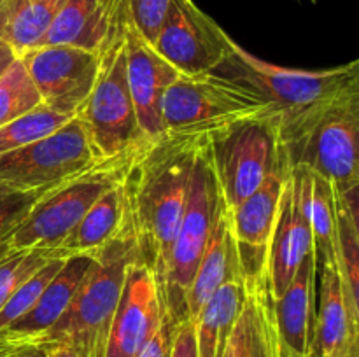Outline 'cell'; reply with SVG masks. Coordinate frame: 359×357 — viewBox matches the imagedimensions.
Returning <instances> with one entry per match:
<instances>
[{
    "label": "cell",
    "mask_w": 359,
    "mask_h": 357,
    "mask_svg": "<svg viewBox=\"0 0 359 357\" xmlns=\"http://www.w3.org/2000/svg\"><path fill=\"white\" fill-rule=\"evenodd\" d=\"M172 0H126V13L132 27L154 46L167 20Z\"/></svg>",
    "instance_id": "obj_33"
},
{
    "label": "cell",
    "mask_w": 359,
    "mask_h": 357,
    "mask_svg": "<svg viewBox=\"0 0 359 357\" xmlns=\"http://www.w3.org/2000/svg\"><path fill=\"white\" fill-rule=\"evenodd\" d=\"M280 133L291 167L335 186L359 182V86L280 125Z\"/></svg>",
    "instance_id": "obj_2"
},
{
    "label": "cell",
    "mask_w": 359,
    "mask_h": 357,
    "mask_svg": "<svg viewBox=\"0 0 359 357\" xmlns=\"http://www.w3.org/2000/svg\"><path fill=\"white\" fill-rule=\"evenodd\" d=\"M42 105L37 88L32 83L21 58L0 77V126Z\"/></svg>",
    "instance_id": "obj_28"
},
{
    "label": "cell",
    "mask_w": 359,
    "mask_h": 357,
    "mask_svg": "<svg viewBox=\"0 0 359 357\" xmlns=\"http://www.w3.org/2000/svg\"><path fill=\"white\" fill-rule=\"evenodd\" d=\"M11 357H48V352L37 343H18Z\"/></svg>",
    "instance_id": "obj_38"
},
{
    "label": "cell",
    "mask_w": 359,
    "mask_h": 357,
    "mask_svg": "<svg viewBox=\"0 0 359 357\" xmlns=\"http://www.w3.org/2000/svg\"><path fill=\"white\" fill-rule=\"evenodd\" d=\"M300 202L314 234L318 262L339 261V210L337 188L330 178L302 167H291Z\"/></svg>",
    "instance_id": "obj_24"
},
{
    "label": "cell",
    "mask_w": 359,
    "mask_h": 357,
    "mask_svg": "<svg viewBox=\"0 0 359 357\" xmlns=\"http://www.w3.org/2000/svg\"><path fill=\"white\" fill-rule=\"evenodd\" d=\"M46 107L74 118L100 72L102 55L74 46H39L20 56Z\"/></svg>",
    "instance_id": "obj_12"
},
{
    "label": "cell",
    "mask_w": 359,
    "mask_h": 357,
    "mask_svg": "<svg viewBox=\"0 0 359 357\" xmlns=\"http://www.w3.org/2000/svg\"><path fill=\"white\" fill-rule=\"evenodd\" d=\"M163 317V303L156 279L140 259H135L126 270L105 357H139L160 328Z\"/></svg>",
    "instance_id": "obj_14"
},
{
    "label": "cell",
    "mask_w": 359,
    "mask_h": 357,
    "mask_svg": "<svg viewBox=\"0 0 359 357\" xmlns=\"http://www.w3.org/2000/svg\"><path fill=\"white\" fill-rule=\"evenodd\" d=\"M337 210H339V266L359 312V241L339 192H337Z\"/></svg>",
    "instance_id": "obj_32"
},
{
    "label": "cell",
    "mask_w": 359,
    "mask_h": 357,
    "mask_svg": "<svg viewBox=\"0 0 359 357\" xmlns=\"http://www.w3.org/2000/svg\"><path fill=\"white\" fill-rule=\"evenodd\" d=\"M132 153L104 158L88 170L79 172L53 188L20 224L11 238L13 251L51 248L58 244L97 203V200L114 188L125 175Z\"/></svg>",
    "instance_id": "obj_7"
},
{
    "label": "cell",
    "mask_w": 359,
    "mask_h": 357,
    "mask_svg": "<svg viewBox=\"0 0 359 357\" xmlns=\"http://www.w3.org/2000/svg\"><path fill=\"white\" fill-rule=\"evenodd\" d=\"M314 357H359V312L337 262H318Z\"/></svg>",
    "instance_id": "obj_15"
},
{
    "label": "cell",
    "mask_w": 359,
    "mask_h": 357,
    "mask_svg": "<svg viewBox=\"0 0 359 357\" xmlns=\"http://www.w3.org/2000/svg\"><path fill=\"white\" fill-rule=\"evenodd\" d=\"M245 300L242 282L221 286L193 318L198 357H221Z\"/></svg>",
    "instance_id": "obj_25"
},
{
    "label": "cell",
    "mask_w": 359,
    "mask_h": 357,
    "mask_svg": "<svg viewBox=\"0 0 359 357\" xmlns=\"http://www.w3.org/2000/svg\"><path fill=\"white\" fill-rule=\"evenodd\" d=\"M307 2H312V4H316V0H307Z\"/></svg>",
    "instance_id": "obj_41"
},
{
    "label": "cell",
    "mask_w": 359,
    "mask_h": 357,
    "mask_svg": "<svg viewBox=\"0 0 359 357\" xmlns=\"http://www.w3.org/2000/svg\"><path fill=\"white\" fill-rule=\"evenodd\" d=\"M18 58H20V56H18V52L14 51L11 46L7 44V42L0 41V77L13 66V63L16 62Z\"/></svg>",
    "instance_id": "obj_39"
},
{
    "label": "cell",
    "mask_w": 359,
    "mask_h": 357,
    "mask_svg": "<svg viewBox=\"0 0 359 357\" xmlns=\"http://www.w3.org/2000/svg\"><path fill=\"white\" fill-rule=\"evenodd\" d=\"M314 251V234L307 214L302 206L297 181L291 172L280 200L279 216L266 255V282L273 300L287 289L304 259Z\"/></svg>",
    "instance_id": "obj_18"
},
{
    "label": "cell",
    "mask_w": 359,
    "mask_h": 357,
    "mask_svg": "<svg viewBox=\"0 0 359 357\" xmlns=\"http://www.w3.org/2000/svg\"><path fill=\"white\" fill-rule=\"evenodd\" d=\"M209 147L228 209L241 205L287 160L280 114L272 107L216 128Z\"/></svg>",
    "instance_id": "obj_5"
},
{
    "label": "cell",
    "mask_w": 359,
    "mask_h": 357,
    "mask_svg": "<svg viewBox=\"0 0 359 357\" xmlns=\"http://www.w3.org/2000/svg\"><path fill=\"white\" fill-rule=\"evenodd\" d=\"M69 0H4L0 4V41L18 56L37 48Z\"/></svg>",
    "instance_id": "obj_26"
},
{
    "label": "cell",
    "mask_w": 359,
    "mask_h": 357,
    "mask_svg": "<svg viewBox=\"0 0 359 357\" xmlns=\"http://www.w3.org/2000/svg\"><path fill=\"white\" fill-rule=\"evenodd\" d=\"M290 174L286 160L249 198L230 209L242 282L266 276V255Z\"/></svg>",
    "instance_id": "obj_13"
},
{
    "label": "cell",
    "mask_w": 359,
    "mask_h": 357,
    "mask_svg": "<svg viewBox=\"0 0 359 357\" xmlns=\"http://www.w3.org/2000/svg\"><path fill=\"white\" fill-rule=\"evenodd\" d=\"M221 76L244 84L280 114V125L359 86V58L326 70L284 69L256 58L231 41Z\"/></svg>",
    "instance_id": "obj_4"
},
{
    "label": "cell",
    "mask_w": 359,
    "mask_h": 357,
    "mask_svg": "<svg viewBox=\"0 0 359 357\" xmlns=\"http://www.w3.org/2000/svg\"><path fill=\"white\" fill-rule=\"evenodd\" d=\"M18 343L11 342V340H7L6 336L0 332V357H11L13 356V350L16 349Z\"/></svg>",
    "instance_id": "obj_40"
},
{
    "label": "cell",
    "mask_w": 359,
    "mask_h": 357,
    "mask_svg": "<svg viewBox=\"0 0 359 357\" xmlns=\"http://www.w3.org/2000/svg\"><path fill=\"white\" fill-rule=\"evenodd\" d=\"M100 160L104 158L91 144L83 122L72 118L51 135L0 154V184L20 189L51 188Z\"/></svg>",
    "instance_id": "obj_9"
},
{
    "label": "cell",
    "mask_w": 359,
    "mask_h": 357,
    "mask_svg": "<svg viewBox=\"0 0 359 357\" xmlns=\"http://www.w3.org/2000/svg\"><path fill=\"white\" fill-rule=\"evenodd\" d=\"M125 196L119 181L97 200L58 244L48 248L49 255L62 259L79 254L95 255L121 233L125 227Z\"/></svg>",
    "instance_id": "obj_23"
},
{
    "label": "cell",
    "mask_w": 359,
    "mask_h": 357,
    "mask_svg": "<svg viewBox=\"0 0 359 357\" xmlns=\"http://www.w3.org/2000/svg\"><path fill=\"white\" fill-rule=\"evenodd\" d=\"M318 259L311 252L293 282L273 300V318L279 357H314Z\"/></svg>",
    "instance_id": "obj_19"
},
{
    "label": "cell",
    "mask_w": 359,
    "mask_h": 357,
    "mask_svg": "<svg viewBox=\"0 0 359 357\" xmlns=\"http://www.w3.org/2000/svg\"><path fill=\"white\" fill-rule=\"evenodd\" d=\"M175 326L163 317L160 328L153 335V338L146 343L139 357H170L172 356V343H174Z\"/></svg>",
    "instance_id": "obj_34"
},
{
    "label": "cell",
    "mask_w": 359,
    "mask_h": 357,
    "mask_svg": "<svg viewBox=\"0 0 359 357\" xmlns=\"http://www.w3.org/2000/svg\"><path fill=\"white\" fill-rule=\"evenodd\" d=\"M219 126L165 130L140 144L121 178L125 226L137 245L139 259L163 286L172 244L188 202L196 153ZM161 294V293H160Z\"/></svg>",
    "instance_id": "obj_1"
},
{
    "label": "cell",
    "mask_w": 359,
    "mask_h": 357,
    "mask_svg": "<svg viewBox=\"0 0 359 357\" xmlns=\"http://www.w3.org/2000/svg\"><path fill=\"white\" fill-rule=\"evenodd\" d=\"M228 282H242L237 244L231 227V210L221 203L209 244L195 272L188 294V318L193 321L207 300Z\"/></svg>",
    "instance_id": "obj_22"
},
{
    "label": "cell",
    "mask_w": 359,
    "mask_h": 357,
    "mask_svg": "<svg viewBox=\"0 0 359 357\" xmlns=\"http://www.w3.org/2000/svg\"><path fill=\"white\" fill-rule=\"evenodd\" d=\"M135 259H139L137 245L125 226L114 240L95 254V265L62 318L34 343L70 342L83 346L90 357H105L126 270Z\"/></svg>",
    "instance_id": "obj_3"
},
{
    "label": "cell",
    "mask_w": 359,
    "mask_h": 357,
    "mask_svg": "<svg viewBox=\"0 0 359 357\" xmlns=\"http://www.w3.org/2000/svg\"><path fill=\"white\" fill-rule=\"evenodd\" d=\"M231 38L193 0H172L154 49L184 76L216 72Z\"/></svg>",
    "instance_id": "obj_11"
},
{
    "label": "cell",
    "mask_w": 359,
    "mask_h": 357,
    "mask_svg": "<svg viewBox=\"0 0 359 357\" xmlns=\"http://www.w3.org/2000/svg\"><path fill=\"white\" fill-rule=\"evenodd\" d=\"M265 108L270 105L259 94L221 74H179L165 93L161 114L165 128L175 130L223 126Z\"/></svg>",
    "instance_id": "obj_10"
},
{
    "label": "cell",
    "mask_w": 359,
    "mask_h": 357,
    "mask_svg": "<svg viewBox=\"0 0 359 357\" xmlns=\"http://www.w3.org/2000/svg\"><path fill=\"white\" fill-rule=\"evenodd\" d=\"M4 2V0H0V4H2Z\"/></svg>",
    "instance_id": "obj_42"
},
{
    "label": "cell",
    "mask_w": 359,
    "mask_h": 357,
    "mask_svg": "<svg viewBox=\"0 0 359 357\" xmlns=\"http://www.w3.org/2000/svg\"><path fill=\"white\" fill-rule=\"evenodd\" d=\"M58 186V184H56ZM56 186L41 189H20L0 184V261L11 252V238L30 210Z\"/></svg>",
    "instance_id": "obj_29"
},
{
    "label": "cell",
    "mask_w": 359,
    "mask_h": 357,
    "mask_svg": "<svg viewBox=\"0 0 359 357\" xmlns=\"http://www.w3.org/2000/svg\"><path fill=\"white\" fill-rule=\"evenodd\" d=\"M93 265L95 255L91 254L67 258L37 303L6 331L0 332L14 343H34L41 338L62 318Z\"/></svg>",
    "instance_id": "obj_20"
},
{
    "label": "cell",
    "mask_w": 359,
    "mask_h": 357,
    "mask_svg": "<svg viewBox=\"0 0 359 357\" xmlns=\"http://www.w3.org/2000/svg\"><path fill=\"white\" fill-rule=\"evenodd\" d=\"M245 300L221 357H279L273 296L266 276L244 280Z\"/></svg>",
    "instance_id": "obj_21"
},
{
    "label": "cell",
    "mask_w": 359,
    "mask_h": 357,
    "mask_svg": "<svg viewBox=\"0 0 359 357\" xmlns=\"http://www.w3.org/2000/svg\"><path fill=\"white\" fill-rule=\"evenodd\" d=\"M335 188H337V192H339L340 200H342L344 206H346L347 214H349L354 234H356L359 241V182L358 184L335 186Z\"/></svg>",
    "instance_id": "obj_36"
},
{
    "label": "cell",
    "mask_w": 359,
    "mask_h": 357,
    "mask_svg": "<svg viewBox=\"0 0 359 357\" xmlns=\"http://www.w3.org/2000/svg\"><path fill=\"white\" fill-rule=\"evenodd\" d=\"M74 118L83 122L102 158L132 153L147 140L130 93L125 37L102 55L93 90Z\"/></svg>",
    "instance_id": "obj_8"
},
{
    "label": "cell",
    "mask_w": 359,
    "mask_h": 357,
    "mask_svg": "<svg viewBox=\"0 0 359 357\" xmlns=\"http://www.w3.org/2000/svg\"><path fill=\"white\" fill-rule=\"evenodd\" d=\"M65 259L55 258L49 259L42 268H39L34 275L28 280H25L16 290H14L13 296L6 301V304L0 310V331H6L11 324L18 321V318L23 317L32 307L39 301V298L42 296V293L46 290V287L49 286L53 279H55L56 273L60 272V268L63 266Z\"/></svg>",
    "instance_id": "obj_30"
},
{
    "label": "cell",
    "mask_w": 359,
    "mask_h": 357,
    "mask_svg": "<svg viewBox=\"0 0 359 357\" xmlns=\"http://www.w3.org/2000/svg\"><path fill=\"white\" fill-rule=\"evenodd\" d=\"M126 74L142 132L147 139L165 132L161 104L179 72L151 46L128 21L125 30Z\"/></svg>",
    "instance_id": "obj_17"
},
{
    "label": "cell",
    "mask_w": 359,
    "mask_h": 357,
    "mask_svg": "<svg viewBox=\"0 0 359 357\" xmlns=\"http://www.w3.org/2000/svg\"><path fill=\"white\" fill-rule=\"evenodd\" d=\"M72 118L55 112L44 104L32 108L14 121L0 126V154L11 153L20 147L51 135Z\"/></svg>",
    "instance_id": "obj_27"
},
{
    "label": "cell",
    "mask_w": 359,
    "mask_h": 357,
    "mask_svg": "<svg viewBox=\"0 0 359 357\" xmlns=\"http://www.w3.org/2000/svg\"><path fill=\"white\" fill-rule=\"evenodd\" d=\"M48 352V357H90L83 346L70 342H53L42 345Z\"/></svg>",
    "instance_id": "obj_37"
},
{
    "label": "cell",
    "mask_w": 359,
    "mask_h": 357,
    "mask_svg": "<svg viewBox=\"0 0 359 357\" xmlns=\"http://www.w3.org/2000/svg\"><path fill=\"white\" fill-rule=\"evenodd\" d=\"M126 24V0H69L39 46H74L104 55L125 37Z\"/></svg>",
    "instance_id": "obj_16"
},
{
    "label": "cell",
    "mask_w": 359,
    "mask_h": 357,
    "mask_svg": "<svg viewBox=\"0 0 359 357\" xmlns=\"http://www.w3.org/2000/svg\"><path fill=\"white\" fill-rule=\"evenodd\" d=\"M49 255L46 248H28V251H14L0 261V310L14 294V290L30 279L39 268L46 265Z\"/></svg>",
    "instance_id": "obj_31"
},
{
    "label": "cell",
    "mask_w": 359,
    "mask_h": 357,
    "mask_svg": "<svg viewBox=\"0 0 359 357\" xmlns=\"http://www.w3.org/2000/svg\"><path fill=\"white\" fill-rule=\"evenodd\" d=\"M170 357H198L195 326H193V321H189V318L188 321H182L175 328Z\"/></svg>",
    "instance_id": "obj_35"
},
{
    "label": "cell",
    "mask_w": 359,
    "mask_h": 357,
    "mask_svg": "<svg viewBox=\"0 0 359 357\" xmlns=\"http://www.w3.org/2000/svg\"><path fill=\"white\" fill-rule=\"evenodd\" d=\"M210 135L200 146L189 182L188 202L182 212L181 224L172 244L167 276L161 286V303L165 317L177 328L188 321V294L191 289L198 262L209 244L210 233L216 224L217 212L223 203L212 156L209 147Z\"/></svg>",
    "instance_id": "obj_6"
}]
</instances>
